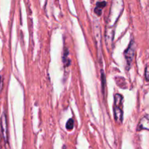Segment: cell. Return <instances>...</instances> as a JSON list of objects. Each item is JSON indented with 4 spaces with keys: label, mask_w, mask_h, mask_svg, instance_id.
I'll list each match as a JSON object with an SVG mask.
<instances>
[{
    "label": "cell",
    "mask_w": 149,
    "mask_h": 149,
    "mask_svg": "<svg viewBox=\"0 0 149 149\" xmlns=\"http://www.w3.org/2000/svg\"><path fill=\"white\" fill-rule=\"evenodd\" d=\"M123 97L119 94L114 95V106H113V113L114 119L117 123L121 124L123 120Z\"/></svg>",
    "instance_id": "6da1fadb"
},
{
    "label": "cell",
    "mask_w": 149,
    "mask_h": 149,
    "mask_svg": "<svg viewBox=\"0 0 149 149\" xmlns=\"http://www.w3.org/2000/svg\"><path fill=\"white\" fill-rule=\"evenodd\" d=\"M135 44H134L133 41H131L130 43L129 46L127 48V49L125 52V59L126 61L127 64V68L130 69V68L131 67L132 63V61H133L134 57H135Z\"/></svg>",
    "instance_id": "7a4b0ae2"
},
{
    "label": "cell",
    "mask_w": 149,
    "mask_h": 149,
    "mask_svg": "<svg viewBox=\"0 0 149 149\" xmlns=\"http://www.w3.org/2000/svg\"><path fill=\"white\" fill-rule=\"evenodd\" d=\"M143 130H149V117L148 116H144L140 121L138 124V130L141 131Z\"/></svg>",
    "instance_id": "3957f363"
},
{
    "label": "cell",
    "mask_w": 149,
    "mask_h": 149,
    "mask_svg": "<svg viewBox=\"0 0 149 149\" xmlns=\"http://www.w3.org/2000/svg\"><path fill=\"white\" fill-rule=\"evenodd\" d=\"M1 130H2L3 135L5 141L7 139V116L5 113H3L1 116Z\"/></svg>",
    "instance_id": "277c9868"
},
{
    "label": "cell",
    "mask_w": 149,
    "mask_h": 149,
    "mask_svg": "<svg viewBox=\"0 0 149 149\" xmlns=\"http://www.w3.org/2000/svg\"><path fill=\"white\" fill-rule=\"evenodd\" d=\"M106 6V2L105 1H101V2H98L97 4V7L95 9V13L97 15H100L102 13V9Z\"/></svg>",
    "instance_id": "5b68a950"
},
{
    "label": "cell",
    "mask_w": 149,
    "mask_h": 149,
    "mask_svg": "<svg viewBox=\"0 0 149 149\" xmlns=\"http://www.w3.org/2000/svg\"><path fill=\"white\" fill-rule=\"evenodd\" d=\"M101 82H102V91L103 93H105V88H106V76L103 71H101Z\"/></svg>",
    "instance_id": "8992f818"
},
{
    "label": "cell",
    "mask_w": 149,
    "mask_h": 149,
    "mask_svg": "<svg viewBox=\"0 0 149 149\" xmlns=\"http://www.w3.org/2000/svg\"><path fill=\"white\" fill-rule=\"evenodd\" d=\"M74 120L72 119H68V122L66 123V129L68 130H71L74 128Z\"/></svg>",
    "instance_id": "52a82bcc"
},
{
    "label": "cell",
    "mask_w": 149,
    "mask_h": 149,
    "mask_svg": "<svg viewBox=\"0 0 149 149\" xmlns=\"http://www.w3.org/2000/svg\"><path fill=\"white\" fill-rule=\"evenodd\" d=\"M68 52H67V50H65L63 55V63L65 64V65H68L70 64V60L68 58Z\"/></svg>",
    "instance_id": "ba28073f"
},
{
    "label": "cell",
    "mask_w": 149,
    "mask_h": 149,
    "mask_svg": "<svg viewBox=\"0 0 149 149\" xmlns=\"http://www.w3.org/2000/svg\"><path fill=\"white\" fill-rule=\"evenodd\" d=\"M145 77H146V79L147 81H149V67H147V68H146Z\"/></svg>",
    "instance_id": "9c48e42d"
}]
</instances>
